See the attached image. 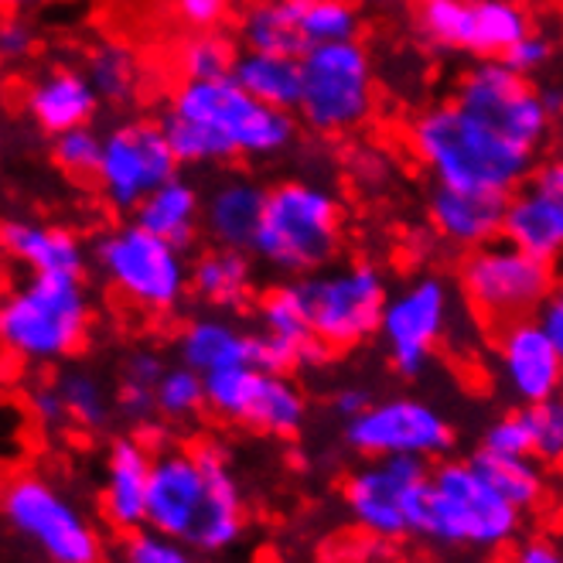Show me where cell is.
<instances>
[{"label": "cell", "instance_id": "cell-1", "mask_svg": "<svg viewBox=\"0 0 563 563\" xmlns=\"http://www.w3.org/2000/svg\"><path fill=\"white\" fill-rule=\"evenodd\" d=\"M147 526L191 547L202 560L243 547L250 506L233 451L216 438L154 448Z\"/></svg>", "mask_w": 563, "mask_h": 563}, {"label": "cell", "instance_id": "cell-2", "mask_svg": "<svg viewBox=\"0 0 563 563\" xmlns=\"http://www.w3.org/2000/svg\"><path fill=\"white\" fill-rule=\"evenodd\" d=\"M404 147L430 185L509 195L540 161L492 130L454 99H434L404 123Z\"/></svg>", "mask_w": 563, "mask_h": 563}, {"label": "cell", "instance_id": "cell-3", "mask_svg": "<svg viewBox=\"0 0 563 563\" xmlns=\"http://www.w3.org/2000/svg\"><path fill=\"white\" fill-rule=\"evenodd\" d=\"M92 318L82 277L24 274L0 294V355L24 369H58L86 349Z\"/></svg>", "mask_w": 563, "mask_h": 563}, {"label": "cell", "instance_id": "cell-4", "mask_svg": "<svg viewBox=\"0 0 563 563\" xmlns=\"http://www.w3.org/2000/svg\"><path fill=\"white\" fill-rule=\"evenodd\" d=\"M345 202L328 181L284 178L271 185L253 256L260 267L297 280L342 260Z\"/></svg>", "mask_w": 563, "mask_h": 563}, {"label": "cell", "instance_id": "cell-5", "mask_svg": "<svg viewBox=\"0 0 563 563\" xmlns=\"http://www.w3.org/2000/svg\"><path fill=\"white\" fill-rule=\"evenodd\" d=\"M526 533V516L488 482L478 461L441 457L430 465L427 516L420 537L444 550L499 553Z\"/></svg>", "mask_w": 563, "mask_h": 563}, {"label": "cell", "instance_id": "cell-6", "mask_svg": "<svg viewBox=\"0 0 563 563\" xmlns=\"http://www.w3.org/2000/svg\"><path fill=\"white\" fill-rule=\"evenodd\" d=\"M168 113L202 126L229 161H271L287 154L301 134V120L290 110L250 96L233 76L181 79L168 96Z\"/></svg>", "mask_w": 563, "mask_h": 563}, {"label": "cell", "instance_id": "cell-7", "mask_svg": "<svg viewBox=\"0 0 563 563\" xmlns=\"http://www.w3.org/2000/svg\"><path fill=\"white\" fill-rule=\"evenodd\" d=\"M89 253L99 280L147 318H168L191 297L188 250L154 236L134 219L103 229Z\"/></svg>", "mask_w": 563, "mask_h": 563}, {"label": "cell", "instance_id": "cell-8", "mask_svg": "<svg viewBox=\"0 0 563 563\" xmlns=\"http://www.w3.org/2000/svg\"><path fill=\"white\" fill-rule=\"evenodd\" d=\"M294 113L321 141H349L373 126L379 113V79L369 48L349 38L305 52L301 99Z\"/></svg>", "mask_w": 563, "mask_h": 563}, {"label": "cell", "instance_id": "cell-9", "mask_svg": "<svg viewBox=\"0 0 563 563\" xmlns=\"http://www.w3.org/2000/svg\"><path fill=\"white\" fill-rule=\"evenodd\" d=\"M0 519L38 563H110L92 516L42 472H21L0 488Z\"/></svg>", "mask_w": 563, "mask_h": 563}, {"label": "cell", "instance_id": "cell-10", "mask_svg": "<svg viewBox=\"0 0 563 563\" xmlns=\"http://www.w3.org/2000/svg\"><path fill=\"white\" fill-rule=\"evenodd\" d=\"M305 314L321 345L331 352L358 349L379 335L383 308L393 294V284L376 260L352 256L335 260L331 267L297 277Z\"/></svg>", "mask_w": 563, "mask_h": 563}, {"label": "cell", "instance_id": "cell-11", "mask_svg": "<svg viewBox=\"0 0 563 563\" xmlns=\"http://www.w3.org/2000/svg\"><path fill=\"white\" fill-rule=\"evenodd\" d=\"M454 284L461 301L478 321L499 328L506 321L540 311L550 287L556 284V267L550 260L499 236L461 256Z\"/></svg>", "mask_w": 563, "mask_h": 563}, {"label": "cell", "instance_id": "cell-12", "mask_svg": "<svg viewBox=\"0 0 563 563\" xmlns=\"http://www.w3.org/2000/svg\"><path fill=\"white\" fill-rule=\"evenodd\" d=\"M430 492V461L423 457H358L342 485L349 519L366 537L396 543L420 537Z\"/></svg>", "mask_w": 563, "mask_h": 563}, {"label": "cell", "instance_id": "cell-13", "mask_svg": "<svg viewBox=\"0 0 563 563\" xmlns=\"http://www.w3.org/2000/svg\"><path fill=\"white\" fill-rule=\"evenodd\" d=\"M454 314V284L438 271H420L393 287L376 335L389 369L400 379H420L451 339Z\"/></svg>", "mask_w": 563, "mask_h": 563}, {"label": "cell", "instance_id": "cell-14", "mask_svg": "<svg viewBox=\"0 0 563 563\" xmlns=\"http://www.w3.org/2000/svg\"><path fill=\"white\" fill-rule=\"evenodd\" d=\"M448 99L533 154L547 147L556 130L543 86L512 69L506 58H475L468 69H461Z\"/></svg>", "mask_w": 563, "mask_h": 563}, {"label": "cell", "instance_id": "cell-15", "mask_svg": "<svg viewBox=\"0 0 563 563\" xmlns=\"http://www.w3.org/2000/svg\"><path fill=\"white\" fill-rule=\"evenodd\" d=\"M206 404L212 417L280 441L301 434L311 413L308 393L301 383L290 373L263 369L256 362L209 373Z\"/></svg>", "mask_w": 563, "mask_h": 563}, {"label": "cell", "instance_id": "cell-16", "mask_svg": "<svg viewBox=\"0 0 563 563\" xmlns=\"http://www.w3.org/2000/svg\"><path fill=\"white\" fill-rule=\"evenodd\" d=\"M342 444L355 457H423L441 461L454 451L457 430L451 417L423 396H376L355 420L342 423Z\"/></svg>", "mask_w": 563, "mask_h": 563}, {"label": "cell", "instance_id": "cell-17", "mask_svg": "<svg viewBox=\"0 0 563 563\" xmlns=\"http://www.w3.org/2000/svg\"><path fill=\"white\" fill-rule=\"evenodd\" d=\"M178 172L181 164L168 144L161 120L130 117L113 123L103 134V154H99V168L92 181L107 209L120 216H134L144 198L164 181H172Z\"/></svg>", "mask_w": 563, "mask_h": 563}, {"label": "cell", "instance_id": "cell-18", "mask_svg": "<svg viewBox=\"0 0 563 563\" xmlns=\"http://www.w3.org/2000/svg\"><path fill=\"white\" fill-rule=\"evenodd\" d=\"M417 35L444 55L506 58V52L533 27L522 0H420Z\"/></svg>", "mask_w": 563, "mask_h": 563}, {"label": "cell", "instance_id": "cell-19", "mask_svg": "<svg viewBox=\"0 0 563 563\" xmlns=\"http://www.w3.org/2000/svg\"><path fill=\"white\" fill-rule=\"evenodd\" d=\"M488 362L495 386L512 407H533L560 396L563 352L553 345L537 314L495 328Z\"/></svg>", "mask_w": 563, "mask_h": 563}, {"label": "cell", "instance_id": "cell-20", "mask_svg": "<svg viewBox=\"0 0 563 563\" xmlns=\"http://www.w3.org/2000/svg\"><path fill=\"white\" fill-rule=\"evenodd\" d=\"M503 236L563 267V157H540L509 195Z\"/></svg>", "mask_w": 563, "mask_h": 563}, {"label": "cell", "instance_id": "cell-21", "mask_svg": "<svg viewBox=\"0 0 563 563\" xmlns=\"http://www.w3.org/2000/svg\"><path fill=\"white\" fill-rule=\"evenodd\" d=\"M253 362L274 373H308L328 362L331 349L321 345L305 314L301 294L294 280H284L260 294L256 301V328H253Z\"/></svg>", "mask_w": 563, "mask_h": 563}, {"label": "cell", "instance_id": "cell-22", "mask_svg": "<svg viewBox=\"0 0 563 563\" xmlns=\"http://www.w3.org/2000/svg\"><path fill=\"white\" fill-rule=\"evenodd\" d=\"M154 448L137 434H120L110 441L99 482V516L113 533H134L147 526V492H151Z\"/></svg>", "mask_w": 563, "mask_h": 563}, {"label": "cell", "instance_id": "cell-23", "mask_svg": "<svg viewBox=\"0 0 563 563\" xmlns=\"http://www.w3.org/2000/svg\"><path fill=\"white\" fill-rule=\"evenodd\" d=\"M0 253L24 274L48 277H86L92 253L79 233L58 222L38 219H4L0 222Z\"/></svg>", "mask_w": 563, "mask_h": 563}, {"label": "cell", "instance_id": "cell-24", "mask_svg": "<svg viewBox=\"0 0 563 563\" xmlns=\"http://www.w3.org/2000/svg\"><path fill=\"white\" fill-rule=\"evenodd\" d=\"M506 195L434 185L427 195V225L451 250H478L503 236Z\"/></svg>", "mask_w": 563, "mask_h": 563}, {"label": "cell", "instance_id": "cell-25", "mask_svg": "<svg viewBox=\"0 0 563 563\" xmlns=\"http://www.w3.org/2000/svg\"><path fill=\"white\" fill-rule=\"evenodd\" d=\"M271 185L253 175L229 172L202 191V233L216 246L250 250L260 236Z\"/></svg>", "mask_w": 563, "mask_h": 563}, {"label": "cell", "instance_id": "cell-26", "mask_svg": "<svg viewBox=\"0 0 563 563\" xmlns=\"http://www.w3.org/2000/svg\"><path fill=\"white\" fill-rule=\"evenodd\" d=\"M103 107V99L92 89L86 69L79 65H55L45 69L24 92V110L48 137L65 134L73 126H89Z\"/></svg>", "mask_w": 563, "mask_h": 563}, {"label": "cell", "instance_id": "cell-27", "mask_svg": "<svg viewBox=\"0 0 563 563\" xmlns=\"http://www.w3.org/2000/svg\"><path fill=\"white\" fill-rule=\"evenodd\" d=\"M253 352H256L253 331L243 328L233 314H225V311L191 314L175 331V358L181 362V366L202 373V376L253 362Z\"/></svg>", "mask_w": 563, "mask_h": 563}, {"label": "cell", "instance_id": "cell-28", "mask_svg": "<svg viewBox=\"0 0 563 563\" xmlns=\"http://www.w3.org/2000/svg\"><path fill=\"white\" fill-rule=\"evenodd\" d=\"M191 297L209 311L236 314L256 297V256L209 243L191 256Z\"/></svg>", "mask_w": 563, "mask_h": 563}, {"label": "cell", "instance_id": "cell-29", "mask_svg": "<svg viewBox=\"0 0 563 563\" xmlns=\"http://www.w3.org/2000/svg\"><path fill=\"white\" fill-rule=\"evenodd\" d=\"M236 42L240 48L277 52L301 58L305 38V0H243L236 8Z\"/></svg>", "mask_w": 563, "mask_h": 563}, {"label": "cell", "instance_id": "cell-30", "mask_svg": "<svg viewBox=\"0 0 563 563\" xmlns=\"http://www.w3.org/2000/svg\"><path fill=\"white\" fill-rule=\"evenodd\" d=\"M130 219L151 229L154 236L188 250L202 233V188L178 172L172 181L154 188Z\"/></svg>", "mask_w": 563, "mask_h": 563}, {"label": "cell", "instance_id": "cell-31", "mask_svg": "<svg viewBox=\"0 0 563 563\" xmlns=\"http://www.w3.org/2000/svg\"><path fill=\"white\" fill-rule=\"evenodd\" d=\"M82 69L92 89L99 92V99H103V107H117V110L134 107L151 82L141 52L120 38H103L89 45Z\"/></svg>", "mask_w": 563, "mask_h": 563}, {"label": "cell", "instance_id": "cell-32", "mask_svg": "<svg viewBox=\"0 0 563 563\" xmlns=\"http://www.w3.org/2000/svg\"><path fill=\"white\" fill-rule=\"evenodd\" d=\"M55 383L65 400V413H69V430L79 434H103L113 427L117 413V389L110 379H103L89 366H58Z\"/></svg>", "mask_w": 563, "mask_h": 563}, {"label": "cell", "instance_id": "cell-33", "mask_svg": "<svg viewBox=\"0 0 563 563\" xmlns=\"http://www.w3.org/2000/svg\"><path fill=\"white\" fill-rule=\"evenodd\" d=\"M172 362L164 358L157 349L141 345L134 352H126L120 362V373H117V413L123 423H130L134 430H147L157 423V383L164 376Z\"/></svg>", "mask_w": 563, "mask_h": 563}, {"label": "cell", "instance_id": "cell-34", "mask_svg": "<svg viewBox=\"0 0 563 563\" xmlns=\"http://www.w3.org/2000/svg\"><path fill=\"white\" fill-rule=\"evenodd\" d=\"M478 461V468L488 475V482L499 488L506 499L529 519L543 512L547 499H550V468L543 461L529 457V454H492V451H475L472 454Z\"/></svg>", "mask_w": 563, "mask_h": 563}, {"label": "cell", "instance_id": "cell-35", "mask_svg": "<svg viewBox=\"0 0 563 563\" xmlns=\"http://www.w3.org/2000/svg\"><path fill=\"white\" fill-rule=\"evenodd\" d=\"M233 79L250 96L263 99V103L294 113L297 99H301V58L240 48V58L233 65Z\"/></svg>", "mask_w": 563, "mask_h": 563}, {"label": "cell", "instance_id": "cell-36", "mask_svg": "<svg viewBox=\"0 0 563 563\" xmlns=\"http://www.w3.org/2000/svg\"><path fill=\"white\" fill-rule=\"evenodd\" d=\"M240 42L225 31H188L175 45V69L181 79H222L233 76Z\"/></svg>", "mask_w": 563, "mask_h": 563}, {"label": "cell", "instance_id": "cell-37", "mask_svg": "<svg viewBox=\"0 0 563 563\" xmlns=\"http://www.w3.org/2000/svg\"><path fill=\"white\" fill-rule=\"evenodd\" d=\"M157 420L168 423V427H188L195 423L202 413H209V404H206V376L195 373L181 362H172L168 369H164L161 383H157Z\"/></svg>", "mask_w": 563, "mask_h": 563}, {"label": "cell", "instance_id": "cell-38", "mask_svg": "<svg viewBox=\"0 0 563 563\" xmlns=\"http://www.w3.org/2000/svg\"><path fill=\"white\" fill-rule=\"evenodd\" d=\"M110 563H202L191 547L157 533L151 526H141L134 533H120L110 547Z\"/></svg>", "mask_w": 563, "mask_h": 563}, {"label": "cell", "instance_id": "cell-39", "mask_svg": "<svg viewBox=\"0 0 563 563\" xmlns=\"http://www.w3.org/2000/svg\"><path fill=\"white\" fill-rule=\"evenodd\" d=\"M99 154H103V134L89 126H73L65 134L52 137V161L62 175H69L76 181L96 178L99 168Z\"/></svg>", "mask_w": 563, "mask_h": 563}, {"label": "cell", "instance_id": "cell-40", "mask_svg": "<svg viewBox=\"0 0 563 563\" xmlns=\"http://www.w3.org/2000/svg\"><path fill=\"white\" fill-rule=\"evenodd\" d=\"M522 413L529 427V454L543 461L547 468H560L563 465V400L553 396V400L522 407Z\"/></svg>", "mask_w": 563, "mask_h": 563}, {"label": "cell", "instance_id": "cell-41", "mask_svg": "<svg viewBox=\"0 0 563 563\" xmlns=\"http://www.w3.org/2000/svg\"><path fill=\"white\" fill-rule=\"evenodd\" d=\"M345 168L358 191H383L396 178V157L379 144H355L345 157Z\"/></svg>", "mask_w": 563, "mask_h": 563}, {"label": "cell", "instance_id": "cell-42", "mask_svg": "<svg viewBox=\"0 0 563 563\" xmlns=\"http://www.w3.org/2000/svg\"><path fill=\"white\" fill-rule=\"evenodd\" d=\"M24 407L31 413V423L45 430V434H62V430H69V413H65V400L58 393L55 376H42L31 383L24 393Z\"/></svg>", "mask_w": 563, "mask_h": 563}, {"label": "cell", "instance_id": "cell-43", "mask_svg": "<svg viewBox=\"0 0 563 563\" xmlns=\"http://www.w3.org/2000/svg\"><path fill=\"white\" fill-rule=\"evenodd\" d=\"M478 448L492 451V454H529V427H526L522 407H512L495 420H488V427L482 430Z\"/></svg>", "mask_w": 563, "mask_h": 563}, {"label": "cell", "instance_id": "cell-44", "mask_svg": "<svg viewBox=\"0 0 563 563\" xmlns=\"http://www.w3.org/2000/svg\"><path fill=\"white\" fill-rule=\"evenodd\" d=\"M172 14L185 31H222L236 18V0H172Z\"/></svg>", "mask_w": 563, "mask_h": 563}, {"label": "cell", "instance_id": "cell-45", "mask_svg": "<svg viewBox=\"0 0 563 563\" xmlns=\"http://www.w3.org/2000/svg\"><path fill=\"white\" fill-rule=\"evenodd\" d=\"M553 58H556V42L540 27H529L526 35L506 52V62L512 65V69H519L522 76H529V79L543 76L553 65Z\"/></svg>", "mask_w": 563, "mask_h": 563}, {"label": "cell", "instance_id": "cell-46", "mask_svg": "<svg viewBox=\"0 0 563 563\" xmlns=\"http://www.w3.org/2000/svg\"><path fill=\"white\" fill-rule=\"evenodd\" d=\"M506 563H563V540L550 533H522L509 547Z\"/></svg>", "mask_w": 563, "mask_h": 563}, {"label": "cell", "instance_id": "cell-47", "mask_svg": "<svg viewBox=\"0 0 563 563\" xmlns=\"http://www.w3.org/2000/svg\"><path fill=\"white\" fill-rule=\"evenodd\" d=\"M35 52V27L21 18H0V62H24Z\"/></svg>", "mask_w": 563, "mask_h": 563}, {"label": "cell", "instance_id": "cell-48", "mask_svg": "<svg viewBox=\"0 0 563 563\" xmlns=\"http://www.w3.org/2000/svg\"><path fill=\"white\" fill-rule=\"evenodd\" d=\"M373 400H376V396H373L369 386H362V383H345V386H339L335 393H331L328 410L335 413L339 423H349V420H355L362 410H366Z\"/></svg>", "mask_w": 563, "mask_h": 563}, {"label": "cell", "instance_id": "cell-49", "mask_svg": "<svg viewBox=\"0 0 563 563\" xmlns=\"http://www.w3.org/2000/svg\"><path fill=\"white\" fill-rule=\"evenodd\" d=\"M537 321L547 328V335L553 339V345L563 352V274H556V284L550 287L547 301L540 305Z\"/></svg>", "mask_w": 563, "mask_h": 563}, {"label": "cell", "instance_id": "cell-50", "mask_svg": "<svg viewBox=\"0 0 563 563\" xmlns=\"http://www.w3.org/2000/svg\"><path fill=\"white\" fill-rule=\"evenodd\" d=\"M35 4H45V0H0V11H24Z\"/></svg>", "mask_w": 563, "mask_h": 563}, {"label": "cell", "instance_id": "cell-51", "mask_svg": "<svg viewBox=\"0 0 563 563\" xmlns=\"http://www.w3.org/2000/svg\"><path fill=\"white\" fill-rule=\"evenodd\" d=\"M553 137H556V154L563 157V117L556 120V130H553Z\"/></svg>", "mask_w": 563, "mask_h": 563}, {"label": "cell", "instance_id": "cell-52", "mask_svg": "<svg viewBox=\"0 0 563 563\" xmlns=\"http://www.w3.org/2000/svg\"><path fill=\"white\" fill-rule=\"evenodd\" d=\"M560 400H563V379H560Z\"/></svg>", "mask_w": 563, "mask_h": 563}, {"label": "cell", "instance_id": "cell-53", "mask_svg": "<svg viewBox=\"0 0 563 563\" xmlns=\"http://www.w3.org/2000/svg\"><path fill=\"white\" fill-rule=\"evenodd\" d=\"M560 475H563V465H560Z\"/></svg>", "mask_w": 563, "mask_h": 563}, {"label": "cell", "instance_id": "cell-54", "mask_svg": "<svg viewBox=\"0 0 563 563\" xmlns=\"http://www.w3.org/2000/svg\"><path fill=\"white\" fill-rule=\"evenodd\" d=\"M0 294H4V290H0Z\"/></svg>", "mask_w": 563, "mask_h": 563}, {"label": "cell", "instance_id": "cell-55", "mask_svg": "<svg viewBox=\"0 0 563 563\" xmlns=\"http://www.w3.org/2000/svg\"><path fill=\"white\" fill-rule=\"evenodd\" d=\"M216 563H219V560H216Z\"/></svg>", "mask_w": 563, "mask_h": 563}]
</instances>
